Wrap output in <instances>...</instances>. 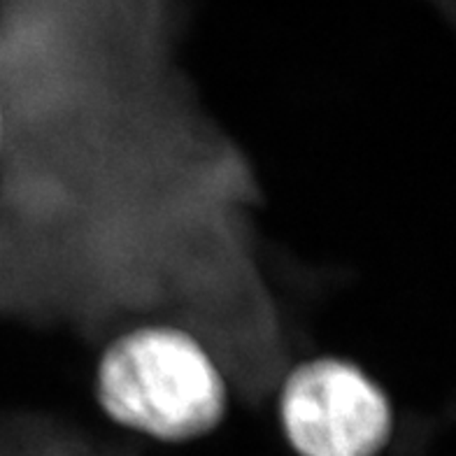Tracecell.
<instances>
[{
    "label": "cell",
    "instance_id": "6da1fadb",
    "mask_svg": "<svg viewBox=\"0 0 456 456\" xmlns=\"http://www.w3.org/2000/svg\"><path fill=\"white\" fill-rule=\"evenodd\" d=\"M94 394L117 427L170 444L212 433L231 405L216 356L175 324H142L114 338L96 361Z\"/></svg>",
    "mask_w": 456,
    "mask_h": 456
},
{
    "label": "cell",
    "instance_id": "7a4b0ae2",
    "mask_svg": "<svg viewBox=\"0 0 456 456\" xmlns=\"http://www.w3.org/2000/svg\"><path fill=\"white\" fill-rule=\"evenodd\" d=\"M277 414L298 456H379L396 428L385 387L342 356H313L291 368Z\"/></svg>",
    "mask_w": 456,
    "mask_h": 456
},
{
    "label": "cell",
    "instance_id": "3957f363",
    "mask_svg": "<svg viewBox=\"0 0 456 456\" xmlns=\"http://www.w3.org/2000/svg\"><path fill=\"white\" fill-rule=\"evenodd\" d=\"M5 128H7L5 102H3V96H0V147H3V140H5Z\"/></svg>",
    "mask_w": 456,
    "mask_h": 456
}]
</instances>
